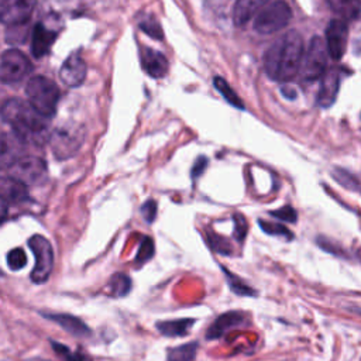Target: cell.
<instances>
[{
	"label": "cell",
	"instance_id": "d4e9b609",
	"mask_svg": "<svg viewBox=\"0 0 361 361\" xmlns=\"http://www.w3.org/2000/svg\"><path fill=\"white\" fill-rule=\"evenodd\" d=\"M224 272V276L227 278V283L230 286V289L240 296H254L255 290L252 288H250L243 279H240L237 275H233L227 268H221Z\"/></svg>",
	"mask_w": 361,
	"mask_h": 361
},
{
	"label": "cell",
	"instance_id": "74e56055",
	"mask_svg": "<svg viewBox=\"0 0 361 361\" xmlns=\"http://www.w3.org/2000/svg\"><path fill=\"white\" fill-rule=\"evenodd\" d=\"M357 257H358V259L361 261V247L358 248V251H357Z\"/></svg>",
	"mask_w": 361,
	"mask_h": 361
},
{
	"label": "cell",
	"instance_id": "7a4b0ae2",
	"mask_svg": "<svg viewBox=\"0 0 361 361\" xmlns=\"http://www.w3.org/2000/svg\"><path fill=\"white\" fill-rule=\"evenodd\" d=\"M1 118L10 124L16 137L24 142L41 144L48 134V118L39 114L28 102L8 99L1 107Z\"/></svg>",
	"mask_w": 361,
	"mask_h": 361
},
{
	"label": "cell",
	"instance_id": "4316f807",
	"mask_svg": "<svg viewBox=\"0 0 361 361\" xmlns=\"http://www.w3.org/2000/svg\"><path fill=\"white\" fill-rule=\"evenodd\" d=\"M259 227L262 228L264 233L269 234V235H278V237H285L288 240H290L293 235L292 233L282 224L279 223H271V221H265V220H258Z\"/></svg>",
	"mask_w": 361,
	"mask_h": 361
},
{
	"label": "cell",
	"instance_id": "7c38bea8",
	"mask_svg": "<svg viewBox=\"0 0 361 361\" xmlns=\"http://www.w3.org/2000/svg\"><path fill=\"white\" fill-rule=\"evenodd\" d=\"M348 39V28L344 20L334 18L329 23L326 28V45L329 49V55L333 59H340L347 48Z\"/></svg>",
	"mask_w": 361,
	"mask_h": 361
},
{
	"label": "cell",
	"instance_id": "44dd1931",
	"mask_svg": "<svg viewBox=\"0 0 361 361\" xmlns=\"http://www.w3.org/2000/svg\"><path fill=\"white\" fill-rule=\"evenodd\" d=\"M331 10L341 20H354L361 13V0H327Z\"/></svg>",
	"mask_w": 361,
	"mask_h": 361
},
{
	"label": "cell",
	"instance_id": "4dcf8cb0",
	"mask_svg": "<svg viewBox=\"0 0 361 361\" xmlns=\"http://www.w3.org/2000/svg\"><path fill=\"white\" fill-rule=\"evenodd\" d=\"M271 216L276 217L278 220L288 221V223H295L296 219H298L296 210L292 206H283V207H281L278 210H274V212H271Z\"/></svg>",
	"mask_w": 361,
	"mask_h": 361
},
{
	"label": "cell",
	"instance_id": "d6a6232c",
	"mask_svg": "<svg viewBox=\"0 0 361 361\" xmlns=\"http://www.w3.org/2000/svg\"><path fill=\"white\" fill-rule=\"evenodd\" d=\"M141 214L147 223H152L157 217V203L154 200H147L141 207Z\"/></svg>",
	"mask_w": 361,
	"mask_h": 361
},
{
	"label": "cell",
	"instance_id": "8d00e7d4",
	"mask_svg": "<svg viewBox=\"0 0 361 361\" xmlns=\"http://www.w3.org/2000/svg\"><path fill=\"white\" fill-rule=\"evenodd\" d=\"M27 361H48V360H42V358H30Z\"/></svg>",
	"mask_w": 361,
	"mask_h": 361
},
{
	"label": "cell",
	"instance_id": "7402d4cb",
	"mask_svg": "<svg viewBox=\"0 0 361 361\" xmlns=\"http://www.w3.org/2000/svg\"><path fill=\"white\" fill-rule=\"evenodd\" d=\"M197 343H186L176 347H171L166 351L165 361H193L197 353Z\"/></svg>",
	"mask_w": 361,
	"mask_h": 361
},
{
	"label": "cell",
	"instance_id": "2e32d148",
	"mask_svg": "<svg viewBox=\"0 0 361 361\" xmlns=\"http://www.w3.org/2000/svg\"><path fill=\"white\" fill-rule=\"evenodd\" d=\"M56 38V32L45 27L42 23H37L32 30L31 52L35 58H42L47 55Z\"/></svg>",
	"mask_w": 361,
	"mask_h": 361
},
{
	"label": "cell",
	"instance_id": "9c48e42d",
	"mask_svg": "<svg viewBox=\"0 0 361 361\" xmlns=\"http://www.w3.org/2000/svg\"><path fill=\"white\" fill-rule=\"evenodd\" d=\"M31 72L30 59L18 49H7L1 55L0 79L3 83H17Z\"/></svg>",
	"mask_w": 361,
	"mask_h": 361
},
{
	"label": "cell",
	"instance_id": "603a6c76",
	"mask_svg": "<svg viewBox=\"0 0 361 361\" xmlns=\"http://www.w3.org/2000/svg\"><path fill=\"white\" fill-rule=\"evenodd\" d=\"M109 286H110V293L113 296H117V298L126 296L131 290V278L124 272H117L111 276Z\"/></svg>",
	"mask_w": 361,
	"mask_h": 361
},
{
	"label": "cell",
	"instance_id": "9a60e30c",
	"mask_svg": "<svg viewBox=\"0 0 361 361\" xmlns=\"http://www.w3.org/2000/svg\"><path fill=\"white\" fill-rule=\"evenodd\" d=\"M45 319L56 323L59 327H62L65 331L75 337H89L90 336V329L87 324L73 316V314H66V313H42Z\"/></svg>",
	"mask_w": 361,
	"mask_h": 361
},
{
	"label": "cell",
	"instance_id": "5b68a950",
	"mask_svg": "<svg viewBox=\"0 0 361 361\" xmlns=\"http://www.w3.org/2000/svg\"><path fill=\"white\" fill-rule=\"evenodd\" d=\"M292 18L290 7L282 1L275 0L265 6L254 18V30L259 34L268 35L286 27Z\"/></svg>",
	"mask_w": 361,
	"mask_h": 361
},
{
	"label": "cell",
	"instance_id": "e575fe53",
	"mask_svg": "<svg viewBox=\"0 0 361 361\" xmlns=\"http://www.w3.org/2000/svg\"><path fill=\"white\" fill-rule=\"evenodd\" d=\"M334 178H336L340 183H343L344 186H347V188H353L354 185L357 186V180H354V178H353L348 172H345V171L337 169V171L334 172Z\"/></svg>",
	"mask_w": 361,
	"mask_h": 361
},
{
	"label": "cell",
	"instance_id": "484cf974",
	"mask_svg": "<svg viewBox=\"0 0 361 361\" xmlns=\"http://www.w3.org/2000/svg\"><path fill=\"white\" fill-rule=\"evenodd\" d=\"M27 264V255L23 248L17 247L7 252V265L11 271H20Z\"/></svg>",
	"mask_w": 361,
	"mask_h": 361
},
{
	"label": "cell",
	"instance_id": "277c9868",
	"mask_svg": "<svg viewBox=\"0 0 361 361\" xmlns=\"http://www.w3.org/2000/svg\"><path fill=\"white\" fill-rule=\"evenodd\" d=\"M85 131L80 126L65 124L54 130L49 135V144L55 158L68 159L73 157L82 147Z\"/></svg>",
	"mask_w": 361,
	"mask_h": 361
},
{
	"label": "cell",
	"instance_id": "ffe728a7",
	"mask_svg": "<svg viewBox=\"0 0 361 361\" xmlns=\"http://www.w3.org/2000/svg\"><path fill=\"white\" fill-rule=\"evenodd\" d=\"M195 319H175V320H164L155 324L157 330L166 337H182L186 336L190 327L195 324Z\"/></svg>",
	"mask_w": 361,
	"mask_h": 361
},
{
	"label": "cell",
	"instance_id": "4fadbf2b",
	"mask_svg": "<svg viewBox=\"0 0 361 361\" xmlns=\"http://www.w3.org/2000/svg\"><path fill=\"white\" fill-rule=\"evenodd\" d=\"M86 72L87 69L85 59L78 52H75L63 61L59 69V78L68 87H78L85 82Z\"/></svg>",
	"mask_w": 361,
	"mask_h": 361
},
{
	"label": "cell",
	"instance_id": "8992f818",
	"mask_svg": "<svg viewBox=\"0 0 361 361\" xmlns=\"http://www.w3.org/2000/svg\"><path fill=\"white\" fill-rule=\"evenodd\" d=\"M28 247L35 257V265L30 274L34 283L41 285L48 281L54 268V250L51 243L39 234L31 235L28 240Z\"/></svg>",
	"mask_w": 361,
	"mask_h": 361
},
{
	"label": "cell",
	"instance_id": "3957f363",
	"mask_svg": "<svg viewBox=\"0 0 361 361\" xmlns=\"http://www.w3.org/2000/svg\"><path fill=\"white\" fill-rule=\"evenodd\" d=\"M25 94L28 103L44 117L49 118L55 114L61 97L55 82L45 76H34L27 82Z\"/></svg>",
	"mask_w": 361,
	"mask_h": 361
},
{
	"label": "cell",
	"instance_id": "d590c367",
	"mask_svg": "<svg viewBox=\"0 0 361 361\" xmlns=\"http://www.w3.org/2000/svg\"><path fill=\"white\" fill-rule=\"evenodd\" d=\"M206 166H207V158L206 157H199L195 161V165L192 168V178H197L199 175H202L203 171L206 169Z\"/></svg>",
	"mask_w": 361,
	"mask_h": 361
},
{
	"label": "cell",
	"instance_id": "5bb4252c",
	"mask_svg": "<svg viewBox=\"0 0 361 361\" xmlns=\"http://www.w3.org/2000/svg\"><path fill=\"white\" fill-rule=\"evenodd\" d=\"M340 89V72L336 68H330L322 76V83L317 93L319 106L327 109L330 107L337 97Z\"/></svg>",
	"mask_w": 361,
	"mask_h": 361
},
{
	"label": "cell",
	"instance_id": "8fae6325",
	"mask_svg": "<svg viewBox=\"0 0 361 361\" xmlns=\"http://www.w3.org/2000/svg\"><path fill=\"white\" fill-rule=\"evenodd\" d=\"M250 324V314L240 310H230L226 313H221L207 329L206 338L207 340H216L223 337L224 334L230 333L235 329H243Z\"/></svg>",
	"mask_w": 361,
	"mask_h": 361
},
{
	"label": "cell",
	"instance_id": "f546056e",
	"mask_svg": "<svg viewBox=\"0 0 361 361\" xmlns=\"http://www.w3.org/2000/svg\"><path fill=\"white\" fill-rule=\"evenodd\" d=\"M140 28H141L145 34H148L149 37H152V38L161 39V38L164 37V32H162L161 25H159L155 20H152V18H145L142 23H140Z\"/></svg>",
	"mask_w": 361,
	"mask_h": 361
},
{
	"label": "cell",
	"instance_id": "ba28073f",
	"mask_svg": "<svg viewBox=\"0 0 361 361\" xmlns=\"http://www.w3.org/2000/svg\"><path fill=\"white\" fill-rule=\"evenodd\" d=\"M8 172V176L23 182L24 185H35L44 180L47 175V164L35 155L17 157L10 162Z\"/></svg>",
	"mask_w": 361,
	"mask_h": 361
},
{
	"label": "cell",
	"instance_id": "cb8c5ba5",
	"mask_svg": "<svg viewBox=\"0 0 361 361\" xmlns=\"http://www.w3.org/2000/svg\"><path fill=\"white\" fill-rule=\"evenodd\" d=\"M213 85L214 87L223 94V97L233 106V107H237V109H244V103L243 100L240 99V96L231 89V86L223 79V78H214L213 79Z\"/></svg>",
	"mask_w": 361,
	"mask_h": 361
},
{
	"label": "cell",
	"instance_id": "30bf717a",
	"mask_svg": "<svg viewBox=\"0 0 361 361\" xmlns=\"http://www.w3.org/2000/svg\"><path fill=\"white\" fill-rule=\"evenodd\" d=\"M37 0H1L0 3V17L1 23L7 27L24 25L34 8Z\"/></svg>",
	"mask_w": 361,
	"mask_h": 361
},
{
	"label": "cell",
	"instance_id": "83f0119b",
	"mask_svg": "<svg viewBox=\"0 0 361 361\" xmlns=\"http://www.w3.org/2000/svg\"><path fill=\"white\" fill-rule=\"evenodd\" d=\"M155 252V248H154V241L151 237H144L141 244H140V248L137 251V255H135V262L137 264H144L147 262L148 259L152 258Z\"/></svg>",
	"mask_w": 361,
	"mask_h": 361
},
{
	"label": "cell",
	"instance_id": "52a82bcc",
	"mask_svg": "<svg viewBox=\"0 0 361 361\" xmlns=\"http://www.w3.org/2000/svg\"><path fill=\"white\" fill-rule=\"evenodd\" d=\"M327 55H329V49L326 45V39L317 35L313 37L303 55V61L300 66L302 78L306 80H316L322 78L326 72Z\"/></svg>",
	"mask_w": 361,
	"mask_h": 361
},
{
	"label": "cell",
	"instance_id": "d6986e66",
	"mask_svg": "<svg viewBox=\"0 0 361 361\" xmlns=\"http://www.w3.org/2000/svg\"><path fill=\"white\" fill-rule=\"evenodd\" d=\"M142 66L151 78H162L168 72V59L164 54L147 48L142 52Z\"/></svg>",
	"mask_w": 361,
	"mask_h": 361
},
{
	"label": "cell",
	"instance_id": "1f68e13d",
	"mask_svg": "<svg viewBox=\"0 0 361 361\" xmlns=\"http://www.w3.org/2000/svg\"><path fill=\"white\" fill-rule=\"evenodd\" d=\"M234 237L238 240V241H243L245 238V234L248 231V226H247V221L245 219L238 213V214H234Z\"/></svg>",
	"mask_w": 361,
	"mask_h": 361
},
{
	"label": "cell",
	"instance_id": "f1b7e54d",
	"mask_svg": "<svg viewBox=\"0 0 361 361\" xmlns=\"http://www.w3.org/2000/svg\"><path fill=\"white\" fill-rule=\"evenodd\" d=\"M209 243L212 245V248L216 251V252H220V254H226V255H230L231 251H233V247L231 244L228 243V240H226L224 237L219 235V234H213L210 233L209 234Z\"/></svg>",
	"mask_w": 361,
	"mask_h": 361
},
{
	"label": "cell",
	"instance_id": "6da1fadb",
	"mask_svg": "<svg viewBox=\"0 0 361 361\" xmlns=\"http://www.w3.org/2000/svg\"><path fill=\"white\" fill-rule=\"evenodd\" d=\"M303 39L298 31H288L276 38L264 55L267 75L278 82H289L299 72L303 61Z\"/></svg>",
	"mask_w": 361,
	"mask_h": 361
},
{
	"label": "cell",
	"instance_id": "ac0fdd59",
	"mask_svg": "<svg viewBox=\"0 0 361 361\" xmlns=\"http://www.w3.org/2000/svg\"><path fill=\"white\" fill-rule=\"evenodd\" d=\"M269 0H237L233 8V20L235 25H244L255 17Z\"/></svg>",
	"mask_w": 361,
	"mask_h": 361
},
{
	"label": "cell",
	"instance_id": "836d02e7",
	"mask_svg": "<svg viewBox=\"0 0 361 361\" xmlns=\"http://www.w3.org/2000/svg\"><path fill=\"white\" fill-rule=\"evenodd\" d=\"M52 347H54L55 353H56L63 361H79V358H78L76 355H73L68 347H65V345H62V344H59V343H54V341H52Z\"/></svg>",
	"mask_w": 361,
	"mask_h": 361
},
{
	"label": "cell",
	"instance_id": "e0dca14e",
	"mask_svg": "<svg viewBox=\"0 0 361 361\" xmlns=\"http://www.w3.org/2000/svg\"><path fill=\"white\" fill-rule=\"evenodd\" d=\"M1 202L4 204H16V203H23L28 199V190L27 185L23 182L11 178V176H3L1 178Z\"/></svg>",
	"mask_w": 361,
	"mask_h": 361
}]
</instances>
